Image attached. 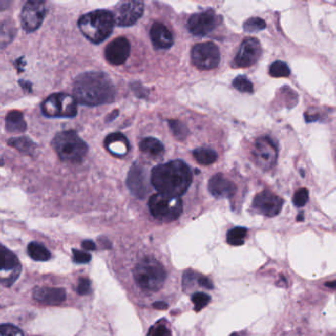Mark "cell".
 <instances>
[{
    "instance_id": "6da1fadb",
    "label": "cell",
    "mask_w": 336,
    "mask_h": 336,
    "mask_svg": "<svg viewBox=\"0 0 336 336\" xmlns=\"http://www.w3.org/2000/svg\"><path fill=\"white\" fill-rule=\"evenodd\" d=\"M73 93L76 102L89 107L112 103L116 98L111 78L98 71L80 74L74 81Z\"/></svg>"
},
{
    "instance_id": "7a4b0ae2",
    "label": "cell",
    "mask_w": 336,
    "mask_h": 336,
    "mask_svg": "<svg viewBox=\"0 0 336 336\" xmlns=\"http://www.w3.org/2000/svg\"><path fill=\"white\" fill-rule=\"evenodd\" d=\"M193 181V173L182 161L175 160L152 170L151 183L159 192L173 197L186 193Z\"/></svg>"
},
{
    "instance_id": "3957f363",
    "label": "cell",
    "mask_w": 336,
    "mask_h": 336,
    "mask_svg": "<svg viewBox=\"0 0 336 336\" xmlns=\"http://www.w3.org/2000/svg\"><path fill=\"white\" fill-rule=\"evenodd\" d=\"M114 14L108 10H96L83 15L78 26L82 34L93 44H101L113 33L115 27Z\"/></svg>"
},
{
    "instance_id": "277c9868",
    "label": "cell",
    "mask_w": 336,
    "mask_h": 336,
    "mask_svg": "<svg viewBox=\"0 0 336 336\" xmlns=\"http://www.w3.org/2000/svg\"><path fill=\"white\" fill-rule=\"evenodd\" d=\"M52 144L58 157L67 163H80L88 152L87 144L72 130L56 134Z\"/></svg>"
},
{
    "instance_id": "5b68a950",
    "label": "cell",
    "mask_w": 336,
    "mask_h": 336,
    "mask_svg": "<svg viewBox=\"0 0 336 336\" xmlns=\"http://www.w3.org/2000/svg\"><path fill=\"white\" fill-rule=\"evenodd\" d=\"M133 277L136 284L141 289L155 292L163 287L167 278V272L156 259H145L134 268Z\"/></svg>"
},
{
    "instance_id": "8992f818",
    "label": "cell",
    "mask_w": 336,
    "mask_h": 336,
    "mask_svg": "<svg viewBox=\"0 0 336 336\" xmlns=\"http://www.w3.org/2000/svg\"><path fill=\"white\" fill-rule=\"evenodd\" d=\"M148 205L152 216L164 222L178 219L182 212L181 198L165 194H153L149 199Z\"/></svg>"
},
{
    "instance_id": "52a82bcc",
    "label": "cell",
    "mask_w": 336,
    "mask_h": 336,
    "mask_svg": "<svg viewBox=\"0 0 336 336\" xmlns=\"http://www.w3.org/2000/svg\"><path fill=\"white\" fill-rule=\"evenodd\" d=\"M41 112L46 117H74L77 115V102L68 94H52L41 103Z\"/></svg>"
},
{
    "instance_id": "ba28073f",
    "label": "cell",
    "mask_w": 336,
    "mask_h": 336,
    "mask_svg": "<svg viewBox=\"0 0 336 336\" xmlns=\"http://www.w3.org/2000/svg\"><path fill=\"white\" fill-rule=\"evenodd\" d=\"M218 47L213 43H201L195 45L192 50V60L194 66L200 70H211L220 64Z\"/></svg>"
},
{
    "instance_id": "9c48e42d",
    "label": "cell",
    "mask_w": 336,
    "mask_h": 336,
    "mask_svg": "<svg viewBox=\"0 0 336 336\" xmlns=\"http://www.w3.org/2000/svg\"><path fill=\"white\" fill-rule=\"evenodd\" d=\"M21 263L12 251L0 246V283L11 286L21 273Z\"/></svg>"
},
{
    "instance_id": "30bf717a",
    "label": "cell",
    "mask_w": 336,
    "mask_h": 336,
    "mask_svg": "<svg viewBox=\"0 0 336 336\" xmlns=\"http://www.w3.org/2000/svg\"><path fill=\"white\" fill-rule=\"evenodd\" d=\"M47 13L46 3L41 1H28L21 13V23L23 29L28 32L38 30L44 22Z\"/></svg>"
},
{
    "instance_id": "8fae6325",
    "label": "cell",
    "mask_w": 336,
    "mask_h": 336,
    "mask_svg": "<svg viewBox=\"0 0 336 336\" xmlns=\"http://www.w3.org/2000/svg\"><path fill=\"white\" fill-rule=\"evenodd\" d=\"M144 13V3L142 1H124L121 2L116 9L114 15L115 23L120 27L134 25Z\"/></svg>"
},
{
    "instance_id": "7c38bea8",
    "label": "cell",
    "mask_w": 336,
    "mask_h": 336,
    "mask_svg": "<svg viewBox=\"0 0 336 336\" xmlns=\"http://www.w3.org/2000/svg\"><path fill=\"white\" fill-rule=\"evenodd\" d=\"M253 154L259 168L267 171L277 160V148L270 138L261 137L257 140Z\"/></svg>"
},
{
    "instance_id": "4fadbf2b",
    "label": "cell",
    "mask_w": 336,
    "mask_h": 336,
    "mask_svg": "<svg viewBox=\"0 0 336 336\" xmlns=\"http://www.w3.org/2000/svg\"><path fill=\"white\" fill-rule=\"evenodd\" d=\"M261 55V46L258 39L247 38L245 39L233 61L236 68H246L255 65Z\"/></svg>"
},
{
    "instance_id": "5bb4252c",
    "label": "cell",
    "mask_w": 336,
    "mask_h": 336,
    "mask_svg": "<svg viewBox=\"0 0 336 336\" xmlns=\"http://www.w3.org/2000/svg\"><path fill=\"white\" fill-rule=\"evenodd\" d=\"M218 25V17L212 10L194 14L187 22V29L194 36H205Z\"/></svg>"
},
{
    "instance_id": "9a60e30c",
    "label": "cell",
    "mask_w": 336,
    "mask_h": 336,
    "mask_svg": "<svg viewBox=\"0 0 336 336\" xmlns=\"http://www.w3.org/2000/svg\"><path fill=\"white\" fill-rule=\"evenodd\" d=\"M253 205L260 214L267 217H274L280 213L283 199L270 191H263L257 194Z\"/></svg>"
},
{
    "instance_id": "2e32d148",
    "label": "cell",
    "mask_w": 336,
    "mask_h": 336,
    "mask_svg": "<svg viewBox=\"0 0 336 336\" xmlns=\"http://www.w3.org/2000/svg\"><path fill=\"white\" fill-rule=\"evenodd\" d=\"M127 183L131 194L138 198H144L149 192L147 171L141 165L134 164L130 169Z\"/></svg>"
},
{
    "instance_id": "e0dca14e",
    "label": "cell",
    "mask_w": 336,
    "mask_h": 336,
    "mask_svg": "<svg viewBox=\"0 0 336 336\" xmlns=\"http://www.w3.org/2000/svg\"><path fill=\"white\" fill-rule=\"evenodd\" d=\"M130 53L129 39L124 37H119L107 46L104 50V57L110 65H121L128 60Z\"/></svg>"
},
{
    "instance_id": "ac0fdd59",
    "label": "cell",
    "mask_w": 336,
    "mask_h": 336,
    "mask_svg": "<svg viewBox=\"0 0 336 336\" xmlns=\"http://www.w3.org/2000/svg\"><path fill=\"white\" fill-rule=\"evenodd\" d=\"M34 299L43 305L57 306L64 303L66 299V292L62 288H37L33 294Z\"/></svg>"
},
{
    "instance_id": "d6986e66",
    "label": "cell",
    "mask_w": 336,
    "mask_h": 336,
    "mask_svg": "<svg viewBox=\"0 0 336 336\" xmlns=\"http://www.w3.org/2000/svg\"><path fill=\"white\" fill-rule=\"evenodd\" d=\"M208 188L211 194L217 198L231 197L237 190L233 182L225 178L222 174H217L211 178L208 183Z\"/></svg>"
},
{
    "instance_id": "ffe728a7",
    "label": "cell",
    "mask_w": 336,
    "mask_h": 336,
    "mask_svg": "<svg viewBox=\"0 0 336 336\" xmlns=\"http://www.w3.org/2000/svg\"><path fill=\"white\" fill-rule=\"evenodd\" d=\"M150 38L153 46L161 50H168L174 44V38L171 31L160 22H155L151 27Z\"/></svg>"
},
{
    "instance_id": "44dd1931",
    "label": "cell",
    "mask_w": 336,
    "mask_h": 336,
    "mask_svg": "<svg viewBox=\"0 0 336 336\" xmlns=\"http://www.w3.org/2000/svg\"><path fill=\"white\" fill-rule=\"evenodd\" d=\"M104 146L110 153L117 157L127 155L130 150V143L122 133H112L104 139Z\"/></svg>"
},
{
    "instance_id": "7402d4cb",
    "label": "cell",
    "mask_w": 336,
    "mask_h": 336,
    "mask_svg": "<svg viewBox=\"0 0 336 336\" xmlns=\"http://www.w3.org/2000/svg\"><path fill=\"white\" fill-rule=\"evenodd\" d=\"M6 130L11 133H22L27 130V123L24 116L19 111L10 112L5 118Z\"/></svg>"
},
{
    "instance_id": "603a6c76",
    "label": "cell",
    "mask_w": 336,
    "mask_h": 336,
    "mask_svg": "<svg viewBox=\"0 0 336 336\" xmlns=\"http://www.w3.org/2000/svg\"><path fill=\"white\" fill-rule=\"evenodd\" d=\"M140 149L143 153L148 154V155L153 156V157H159L163 155L165 148L164 145L160 142L158 139L153 138V137H147L144 138L142 141L140 142Z\"/></svg>"
},
{
    "instance_id": "cb8c5ba5",
    "label": "cell",
    "mask_w": 336,
    "mask_h": 336,
    "mask_svg": "<svg viewBox=\"0 0 336 336\" xmlns=\"http://www.w3.org/2000/svg\"><path fill=\"white\" fill-rule=\"evenodd\" d=\"M8 145L17 149L19 152L25 155H32L37 145L27 137H15L8 140Z\"/></svg>"
},
{
    "instance_id": "d4e9b609",
    "label": "cell",
    "mask_w": 336,
    "mask_h": 336,
    "mask_svg": "<svg viewBox=\"0 0 336 336\" xmlns=\"http://www.w3.org/2000/svg\"><path fill=\"white\" fill-rule=\"evenodd\" d=\"M194 159L200 165H211L218 159L217 153L209 148H197L194 151Z\"/></svg>"
},
{
    "instance_id": "484cf974",
    "label": "cell",
    "mask_w": 336,
    "mask_h": 336,
    "mask_svg": "<svg viewBox=\"0 0 336 336\" xmlns=\"http://www.w3.org/2000/svg\"><path fill=\"white\" fill-rule=\"evenodd\" d=\"M28 254L36 261H47L51 259V253L49 249L36 242H33L28 246Z\"/></svg>"
},
{
    "instance_id": "4316f807",
    "label": "cell",
    "mask_w": 336,
    "mask_h": 336,
    "mask_svg": "<svg viewBox=\"0 0 336 336\" xmlns=\"http://www.w3.org/2000/svg\"><path fill=\"white\" fill-rule=\"evenodd\" d=\"M247 230L243 227H237L229 231L227 235V242L231 246H242L246 238Z\"/></svg>"
},
{
    "instance_id": "83f0119b",
    "label": "cell",
    "mask_w": 336,
    "mask_h": 336,
    "mask_svg": "<svg viewBox=\"0 0 336 336\" xmlns=\"http://www.w3.org/2000/svg\"><path fill=\"white\" fill-rule=\"evenodd\" d=\"M290 73L289 66L283 61H275L269 68V74L272 77H288Z\"/></svg>"
},
{
    "instance_id": "f1b7e54d",
    "label": "cell",
    "mask_w": 336,
    "mask_h": 336,
    "mask_svg": "<svg viewBox=\"0 0 336 336\" xmlns=\"http://www.w3.org/2000/svg\"><path fill=\"white\" fill-rule=\"evenodd\" d=\"M266 28V23L261 18L253 17L246 20L244 24V30L248 33H256Z\"/></svg>"
},
{
    "instance_id": "f546056e",
    "label": "cell",
    "mask_w": 336,
    "mask_h": 336,
    "mask_svg": "<svg viewBox=\"0 0 336 336\" xmlns=\"http://www.w3.org/2000/svg\"><path fill=\"white\" fill-rule=\"evenodd\" d=\"M233 86L235 89H237L243 93H253L254 92V85L253 83L246 77V76H238L233 81Z\"/></svg>"
},
{
    "instance_id": "4dcf8cb0",
    "label": "cell",
    "mask_w": 336,
    "mask_h": 336,
    "mask_svg": "<svg viewBox=\"0 0 336 336\" xmlns=\"http://www.w3.org/2000/svg\"><path fill=\"white\" fill-rule=\"evenodd\" d=\"M169 124H170V129L172 130V132L174 133V135L178 139L182 140L187 136L188 130H187L184 124L181 123V121H179V120H170Z\"/></svg>"
},
{
    "instance_id": "1f68e13d",
    "label": "cell",
    "mask_w": 336,
    "mask_h": 336,
    "mask_svg": "<svg viewBox=\"0 0 336 336\" xmlns=\"http://www.w3.org/2000/svg\"><path fill=\"white\" fill-rule=\"evenodd\" d=\"M192 301L194 303L195 310L199 311V310H202L206 307L207 305L209 304V302L211 301V298L205 293L197 292V293H194L193 295Z\"/></svg>"
},
{
    "instance_id": "d6a6232c",
    "label": "cell",
    "mask_w": 336,
    "mask_h": 336,
    "mask_svg": "<svg viewBox=\"0 0 336 336\" xmlns=\"http://www.w3.org/2000/svg\"><path fill=\"white\" fill-rule=\"evenodd\" d=\"M308 200H309V191L307 188H300L295 193L293 197V202L295 206L297 207L305 206Z\"/></svg>"
},
{
    "instance_id": "836d02e7",
    "label": "cell",
    "mask_w": 336,
    "mask_h": 336,
    "mask_svg": "<svg viewBox=\"0 0 336 336\" xmlns=\"http://www.w3.org/2000/svg\"><path fill=\"white\" fill-rule=\"evenodd\" d=\"M0 336H24L21 329L12 324L0 325Z\"/></svg>"
},
{
    "instance_id": "e575fe53",
    "label": "cell",
    "mask_w": 336,
    "mask_h": 336,
    "mask_svg": "<svg viewBox=\"0 0 336 336\" xmlns=\"http://www.w3.org/2000/svg\"><path fill=\"white\" fill-rule=\"evenodd\" d=\"M91 292V282L88 278L82 277L79 279L77 285V293L81 296L88 295Z\"/></svg>"
},
{
    "instance_id": "d590c367",
    "label": "cell",
    "mask_w": 336,
    "mask_h": 336,
    "mask_svg": "<svg viewBox=\"0 0 336 336\" xmlns=\"http://www.w3.org/2000/svg\"><path fill=\"white\" fill-rule=\"evenodd\" d=\"M198 275L195 274L194 272L185 271L183 274V278H182V286L184 291L191 289L192 286H194V281H197Z\"/></svg>"
},
{
    "instance_id": "8d00e7d4",
    "label": "cell",
    "mask_w": 336,
    "mask_h": 336,
    "mask_svg": "<svg viewBox=\"0 0 336 336\" xmlns=\"http://www.w3.org/2000/svg\"><path fill=\"white\" fill-rule=\"evenodd\" d=\"M72 253H73L74 261L77 263H88L91 260V256L87 253L77 250V249H73Z\"/></svg>"
},
{
    "instance_id": "74e56055",
    "label": "cell",
    "mask_w": 336,
    "mask_h": 336,
    "mask_svg": "<svg viewBox=\"0 0 336 336\" xmlns=\"http://www.w3.org/2000/svg\"><path fill=\"white\" fill-rule=\"evenodd\" d=\"M197 283H198L199 286L204 287V288H206V289H213V288H214V286H213V283L211 282V280H210L209 278L205 277V276L198 275Z\"/></svg>"
},
{
    "instance_id": "f35d334b",
    "label": "cell",
    "mask_w": 336,
    "mask_h": 336,
    "mask_svg": "<svg viewBox=\"0 0 336 336\" xmlns=\"http://www.w3.org/2000/svg\"><path fill=\"white\" fill-rule=\"evenodd\" d=\"M151 336H171V331L164 325H160L153 330Z\"/></svg>"
},
{
    "instance_id": "ab89813d",
    "label": "cell",
    "mask_w": 336,
    "mask_h": 336,
    "mask_svg": "<svg viewBox=\"0 0 336 336\" xmlns=\"http://www.w3.org/2000/svg\"><path fill=\"white\" fill-rule=\"evenodd\" d=\"M82 247L86 250H95L96 249V245L92 241H85L82 243Z\"/></svg>"
},
{
    "instance_id": "60d3db41",
    "label": "cell",
    "mask_w": 336,
    "mask_h": 336,
    "mask_svg": "<svg viewBox=\"0 0 336 336\" xmlns=\"http://www.w3.org/2000/svg\"><path fill=\"white\" fill-rule=\"evenodd\" d=\"M153 308H155L156 310H167L168 309V304L165 302H155L153 304Z\"/></svg>"
},
{
    "instance_id": "b9f144b4",
    "label": "cell",
    "mask_w": 336,
    "mask_h": 336,
    "mask_svg": "<svg viewBox=\"0 0 336 336\" xmlns=\"http://www.w3.org/2000/svg\"><path fill=\"white\" fill-rule=\"evenodd\" d=\"M325 286H327V287H330L331 289H334L336 286L335 281H332V282H328V283H326V284H325Z\"/></svg>"
},
{
    "instance_id": "7bdbcfd3",
    "label": "cell",
    "mask_w": 336,
    "mask_h": 336,
    "mask_svg": "<svg viewBox=\"0 0 336 336\" xmlns=\"http://www.w3.org/2000/svg\"><path fill=\"white\" fill-rule=\"evenodd\" d=\"M297 220L298 221H303V220H304V217H303V214H302V213L298 216Z\"/></svg>"
},
{
    "instance_id": "ee69618b",
    "label": "cell",
    "mask_w": 336,
    "mask_h": 336,
    "mask_svg": "<svg viewBox=\"0 0 336 336\" xmlns=\"http://www.w3.org/2000/svg\"><path fill=\"white\" fill-rule=\"evenodd\" d=\"M114 115H116V116H117V110H116V111H115V114H114ZM115 117V116H112V115H111V116L109 117V119H108V121H110V119H111V117Z\"/></svg>"
},
{
    "instance_id": "f6af8a7d",
    "label": "cell",
    "mask_w": 336,
    "mask_h": 336,
    "mask_svg": "<svg viewBox=\"0 0 336 336\" xmlns=\"http://www.w3.org/2000/svg\"><path fill=\"white\" fill-rule=\"evenodd\" d=\"M231 336H238V335H237V334H232V335Z\"/></svg>"
}]
</instances>
